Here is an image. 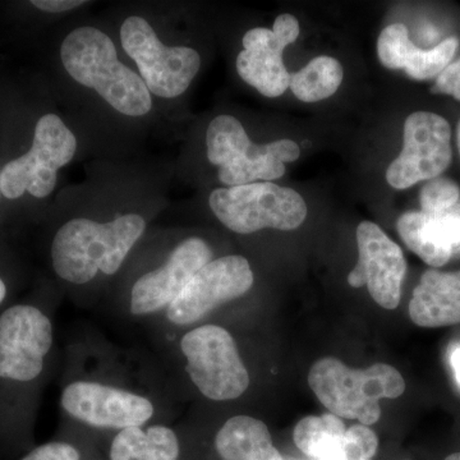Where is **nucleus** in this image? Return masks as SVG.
Wrapping results in <instances>:
<instances>
[{
  "instance_id": "nucleus-17",
  "label": "nucleus",
  "mask_w": 460,
  "mask_h": 460,
  "mask_svg": "<svg viewBox=\"0 0 460 460\" xmlns=\"http://www.w3.org/2000/svg\"><path fill=\"white\" fill-rule=\"evenodd\" d=\"M459 40L447 38L429 50L417 48L410 39L407 27L393 23L378 36L377 56L389 69H404L405 74L417 81L431 80L452 63Z\"/></svg>"
},
{
  "instance_id": "nucleus-22",
  "label": "nucleus",
  "mask_w": 460,
  "mask_h": 460,
  "mask_svg": "<svg viewBox=\"0 0 460 460\" xmlns=\"http://www.w3.org/2000/svg\"><path fill=\"white\" fill-rule=\"evenodd\" d=\"M344 71L335 58H314L296 74L290 75L289 89L304 102H317L337 93L343 83Z\"/></svg>"
},
{
  "instance_id": "nucleus-16",
  "label": "nucleus",
  "mask_w": 460,
  "mask_h": 460,
  "mask_svg": "<svg viewBox=\"0 0 460 460\" xmlns=\"http://www.w3.org/2000/svg\"><path fill=\"white\" fill-rule=\"evenodd\" d=\"M396 229L411 252L432 268H441L460 252V204L444 213L402 214Z\"/></svg>"
},
{
  "instance_id": "nucleus-25",
  "label": "nucleus",
  "mask_w": 460,
  "mask_h": 460,
  "mask_svg": "<svg viewBox=\"0 0 460 460\" xmlns=\"http://www.w3.org/2000/svg\"><path fill=\"white\" fill-rule=\"evenodd\" d=\"M21 460H80V454L72 445L49 443L36 447Z\"/></svg>"
},
{
  "instance_id": "nucleus-19",
  "label": "nucleus",
  "mask_w": 460,
  "mask_h": 460,
  "mask_svg": "<svg viewBox=\"0 0 460 460\" xmlns=\"http://www.w3.org/2000/svg\"><path fill=\"white\" fill-rule=\"evenodd\" d=\"M215 447L223 460H284L272 444L268 426L250 416L226 420L217 432Z\"/></svg>"
},
{
  "instance_id": "nucleus-31",
  "label": "nucleus",
  "mask_w": 460,
  "mask_h": 460,
  "mask_svg": "<svg viewBox=\"0 0 460 460\" xmlns=\"http://www.w3.org/2000/svg\"><path fill=\"white\" fill-rule=\"evenodd\" d=\"M445 460H460V453L452 454V456H447Z\"/></svg>"
},
{
  "instance_id": "nucleus-29",
  "label": "nucleus",
  "mask_w": 460,
  "mask_h": 460,
  "mask_svg": "<svg viewBox=\"0 0 460 460\" xmlns=\"http://www.w3.org/2000/svg\"><path fill=\"white\" fill-rule=\"evenodd\" d=\"M5 296H7V286H5L4 281L0 279V304L4 301Z\"/></svg>"
},
{
  "instance_id": "nucleus-15",
  "label": "nucleus",
  "mask_w": 460,
  "mask_h": 460,
  "mask_svg": "<svg viewBox=\"0 0 460 460\" xmlns=\"http://www.w3.org/2000/svg\"><path fill=\"white\" fill-rule=\"evenodd\" d=\"M211 261V250L201 238H189L178 244L168 261L142 275L132 288L131 313L148 314L169 307L187 284Z\"/></svg>"
},
{
  "instance_id": "nucleus-4",
  "label": "nucleus",
  "mask_w": 460,
  "mask_h": 460,
  "mask_svg": "<svg viewBox=\"0 0 460 460\" xmlns=\"http://www.w3.org/2000/svg\"><path fill=\"white\" fill-rule=\"evenodd\" d=\"M206 146L208 162L219 166V180L228 187L279 180L286 174V163L296 162L301 154L298 145L288 138L253 144L232 115H219L211 120Z\"/></svg>"
},
{
  "instance_id": "nucleus-30",
  "label": "nucleus",
  "mask_w": 460,
  "mask_h": 460,
  "mask_svg": "<svg viewBox=\"0 0 460 460\" xmlns=\"http://www.w3.org/2000/svg\"><path fill=\"white\" fill-rule=\"evenodd\" d=\"M456 144H458V150L460 155V120L458 123V129H456Z\"/></svg>"
},
{
  "instance_id": "nucleus-24",
  "label": "nucleus",
  "mask_w": 460,
  "mask_h": 460,
  "mask_svg": "<svg viewBox=\"0 0 460 460\" xmlns=\"http://www.w3.org/2000/svg\"><path fill=\"white\" fill-rule=\"evenodd\" d=\"M377 447V436L368 426H352L345 432L344 460H371Z\"/></svg>"
},
{
  "instance_id": "nucleus-5",
  "label": "nucleus",
  "mask_w": 460,
  "mask_h": 460,
  "mask_svg": "<svg viewBox=\"0 0 460 460\" xmlns=\"http://www.w3.org/2000/svg\"><path fill=\"white\" fill-rule=\"evenodd\" d=\"M208 204L215 217L239 234L266 228L295 230L307 217V205L298 192L271 181L215 190Z\"/></svg>"
},
{
  "instance_id": "nucleus-14",
  "label": "nucleus",
  "mask_w": 460,
  "mask_h": 460,
  "mask_svg": "<svg viewBox=\"0 0 460 460\" xmlns=\"http://www.w3.org/2000/svg\"><path fill=\"white\" fill-rule=\"evenodd\" d=\"M62 407L74 419L100 429L140 428L154 416L153 402L144 396L87 381L66 387Z\"/></svg>"
},
{
  "instance_id": "nucleus-12",
  "label": "nucleus",
  "mask_w": 460,
  "mask_h": 460,
  "mask_svg": "<svg viewBox=\"0 0 460 460\" xmlns=\"http://www.w3.org/2000/svg\"><path fill=\"white\" fill-rule=\"evenodd\" d=\"M299 36V23L292 14H280L272 30L256 27L244 33L238 54L239 77L266 98H278L289 89L290 74L283 53Z\"/></svg>"
},
{
  "instance_id": "nucleus-13",
  "label": "nucleus",
  "mask_w": 460,
  "mask_h": 460,
  "mask_svg": "<svg viewBox=\"0 0 460 460\" xmlns=\"http://www.w3.org/2000/svg\"><path fill=\"white\" fill-rule=\"evenodd\" d=\"M358 262L348 275L353 288L367 287L374 301L385 310H395L401 304L402 284L407 261L402 248L380 226L362 222L357 228Z\"/></svg>"
},
{
  "instance_id": "nucleus-2",
  "label": "nucleus",
  "mask_w": 460,
  "mask_h": 460,
  "mask_svg": "<svg viewBox=\"0 0 460 460\" xmlns=\"http://www.w3.org/2000/svg\"><path fill=\"white\" fill-rule=\"evenodd\" d=\"M60 60L75 83L95 90L119 113L144 117L153 108L141 75L119 62L114 42L96 27H78L69 33L60 47Z\"/></svg>"
},
{
  "instance_id": "nucleus-32",
  "label": "nucleus",
  "mask_w": 460,
  "mask_h": 460,
  "mask_svg": "<svg viewBox=\"0 0 460 460\" xmlns=\"http://www.w3.org/2000/svg\"><path fill=\"white\" fill-rule=\"evenodd\" d=\"M0 199H2V190H0Z\"/></svg>"
},
{
  "instance_id": "nucleus-9",
  "label": "nucleus",
  "mask_w": 460,
  "mask_h": 460,
  "mask_svg": "<svg viewBox=\"0 0 460 460\" xmlns=\"http://www.w3.org/2000/svg\"><path fill=\"white\" fill-rule=\"evenodd\" d=\"M453 159L452 127L441 115L416 111L405 119L402 153L386 171L393 189L407 190L422 181L434 180Z\"/></svg>"
},
{
  "instance_id": "nucleus-23",
  "label": "nucleus",
  "mask_w": 460,
  "mask_h": 460,
  "mask_svg": "<svg viewBox=\"0 0 460 460\" xmlns=\"http://www.w3.org/2000/svg\"><path fill=\"white\" fill-rule=\"evenodd\" d=\"M460 199V189L449 178L438 177L420 189V204L423 213L438 214L450 210Z\"/></svg>"
},
{
  "instance_id": "nucleus-7",
  "label": "nucleus",
  "mask_w": 460,
  "mask_h": 460,
  "mask_svg": "<svg viewBox=\"0 0 460 460\" xmlns=\"http://www.w3.org/2000/svg\"><path fill=\"white\" fill-rule=\"evenodd\" d=\"M124 51L135 60L150 93L172 99L186 93L201 66V57L189 47H166L145 18L131 16L120 27Z\"/></svg>"
},
{
  "instance_id": "nucleus-27",
  "label": "nucleus",
  "mask_w": 460,
  "mask_h": 460,
  "mask_svg": "<svg viewBox=\"0 0 460 460\" xmlns=\"http://www.w3.org/2000/svg\"><path fill=\"white\" fill-rule=\"evenodd\" d=\"M87 3L89 2H83V0H32L31 4L48 13H63V12L83 7Z\"/></svg>"
},
{
  "instance_id": "nucleus-1",
  "label": "nucleus",
  "mask_w": 460,
  "mask_h": 460,
  "mask_svg": "<svg viewBox=\"0 0 460 460\" xmlns=\"http://www.w3.org/2000/svg\"><path fill=\"white\" fill-rule=\"evenodd\" d=\"M145 229L146 223L137 214L122 215L109 223L69 220L51 243L54 271L74 284L89 283L99 271L114 275Z\"/></svg>"
},
{
  "instance_id": "nucleus-11",
  "label": "nucleus",
  "mask_w": 460,
  "mask_h": 460,
  "mask_svg": "<svg viewBox=\"0 0 460 460\" xmlns=\"http://www.w3.org/2000/svg\"><path fill=\"white\" fill-rule=\"evenodd\" d=\"M252 286V269L244 257H220L192 278L169 305L166 317L175 325H190L224 302L246 295Z\"/></svg>"
},
{
  "instance_id": "nucleus-8",
  "label": "nucleus",
  "mask_w": 460,
  "mask_h": 460,
  "mask_svg": "<svg viewBox=\"0 0 460 460\" xmlns=\"http://www.w3.org/2000/svg\"><path fill=\"white\" fill-rule=\"evenodd\" d=\"M186 371L202 395L211 401H233L250 386V375L237 344L226 329L204 325L187 332L181 341Z\"/></svg>"
},
{
  "instance_id": "nucleus-10",
  "label": "nucleus",
  "mask_w": 460,
  "mask_h": 460,
  "mask_svg": "<svg viewBox=\"0 0 460 460\" xmlns=\"http://www.w3.org/2000/svg\"><path fill=\"white\" fill-rule=\"evenodd\" d=\"M51 344L53 326L47 314L33 305H12L0 314V378L35 380Z\"/></svg>"
},
{
  "instance_id": "nucleus-6",
  "label": "nucleus",
  "mask_w": 460,
  "mask_h": 460,
  "mask_svg": "<svg viewBox=\"0 0 460 460\" xmlns=\"http://www.w3.org/2000/svg\"><path fill=\"white\" fill-rule=\"evenodd\" d=\"M77 140L57 114L39 118L31 147L0 169L2 198L18 199L26 193L45 199L56 190L58 171L74 159Z\"/></svg>"
},
{
  "instance_id": "nucleus-28",
  "label": "nucleus",
  "mask_w": 460,
  "mask_h": 460,
  "mask_svg": "<svg viewBox=\"0 0 460 460\" xmlns=\"http://www.w3.org/2000/svg\"><path fill=\"white\" fill-rule=\"evenodd\" d=\"M450 362H452L454 374H456V381H458L460 385V347H456L453 350L452 356H450Z\"/></svg>"
},
{
  "instance_id": "nucleus-26",
  "label": "nucleus",
  "mask_w": 460,
  "mask_h": 460,
  "mask_svg": "<svg viewBox=\"0 0 460 460\" xmlns=\"http://www.w3.org/2000/svg\"><path fill=\"white\" fill-rule=\"evenodd\" d=\"M431 93L450 95L460 102V58L456 62L450 63L436 78Z\"/></svg>"
},
{
  "instance_id": "nucleus-3",
  "label": "nucleus",
  "mask_w": 460,
  "mask_h": 460,
  "mask_svg": "<svg viewBox=\"0 0 460 460\" xmlns=\"http://www.w3.org/2000/svg\"><path fill=\"white\" fill-rule=\"evenodd\" d=\"M308 384L330 413L371 426L380 420L381 399H396L405 392L401 372L386 363L354 370L332 357L320 359L308 372Z\"/></svg>"
},
{
  "instance_id": "nucleus-18",
  "label": "nucleus",
  "mask_w": 460,
  "mask_h": 460,
  "mask_svg": "<svg viewBox=\"0 0 460 460\" xmlns=\"http://www.w3.org/2000/svg\"><path fill=\"white\" fill-rule=\"evenodd\" d=\"M411 320L420 328L460 323V271L429 269L420 277L410 302Z\"/></svg>"
},
{
  "instance_id": "nucleus-20",
  "label": "nucleus",
  "mask_w": 460,
  "mask_h": 460,
  "mask_svg": "<svg viewBox=\"0 0 460 460\" xmlns=\"http://www.w3.org/2000/svg\"><path fill=\"white\" fill-rule=\"evenodd\" d=\"M180 441L172 429L154 426L122 429L111 447V460H177Z\"/></svg>"
},
{
  "instance_id": "nucleus-21",
  "label": "nucleus",
  "mask_w": 460,
  "mask_h": 460,
  "mask_svg": "<svg viewBox=\"0 0 460 460\" xmlns=\"http://www.w3.org/2000/svg\"><path fill=\"white\" fill-rule=\"evenodd\" d=\"M345 425L332 413L299 420L293 432L295 444L314 460H344Z\"/></svg>"
}]
</instances>
